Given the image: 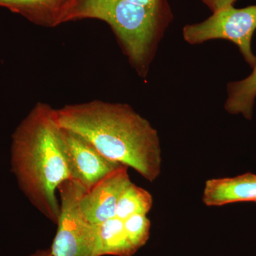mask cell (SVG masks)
<instances>
[{"instance_id":"1","label":"cell","mask_w":256,"mask_h":256,"mask_svg":"<svg viewBox=\"0 0 256 256\" xmlns=\"http://www.w3.org/2000/svg\"><path fill=\"white\" fill-rule=\"evenodd\" d=\"M60 128L76 133L102 156L132 168L152 183L161 174L158 131L126 104L95 100L55 110Z\"/></svg>"},{"instance_id":"2","label":"cell","mask_w":256,"mask_h":256,"mask_svg":"<svg viewBox=\"0 0 256 256\" xmlns=\"http://www.w3.org/2000/svg\"><path fill=\"white\" fill-rule=\"evenodd\" d=\"M12 166L20 188L32 204L57 224L60 206L56 191L72 178L55 109L38 102L16 128L12 138Z\"/></svg>"},{"instance_id":"3","label":"cell","mask_w":256,"mask_h":256,"mask_svg":"<svg viewBox=\"0 0 256 256\" xmlns=\"http://www.w3.org/2000/svg\"><path fill=\"white\" fill-rule=\"evenodd\" d=\"M172 18V14L122 0H73L65 23L87 18L105 22L138 74L146 77L160 40Z\"/></svg>"},{"instance_id":"4","label":"cell","mask_w":256,"mask_h":256,"mask_svg":"<svg viewBox=\"0 0 256 256\" xmlns=\"http://www.w3.org/2000/svg\"><path fill=\"white\" fill-rule=\"evenodd\" d=\"M256 31V4L242 9L230 6L213 13L201 23L186 25L183 36L192 45L215 40L233 42L246 63L254 68L256 56L252 52V40Z\"/></svg>"},{"instance_id":"5","label":"cell","mask_w":256,"mask_h":256,"mask_svg":"<svg viewBox=\"0 0 256 256\" xmlns=\"http://www.w3.org/2000/svg\"><path fill=\"white\" fill-rule=\"evenodd\" d=\"M58 192L60 213L50 252L54 256H96V226L84 218L79 205L86 190L73 180H66Z\"/></svg>"},{"instance_id":"6","label":"cell","mask_w":256,"mask_h":256,"mask_svg":"<svg viewBox=\"0 0 256 256\" xmlns=\"http://www.w3.org/2000/svg\"><path fill=\"white\" fill-rule=\"evenodd\" d=\"M60 128L64 156L70 178L82 185L86 192L90 191L108 175L124 166L102 156L76 133Z\"/></svg>"},{"instance_id":"7","label":"cell","mask_w":256,"mask_h":256,"mask_svg":"<svg viewBox=\"0 0 256 256\" xmlns=\"http://www.w3.org/2000/svg\"><path fill=\"white\" fill-rule=\"evenodd\" d=\"M127 166H122L106 176L90 191L82 194L80 210L84 218L98 226L116 217L118 202L124 188L131 182Z\"/></svg>"},{"instance_id":"8","label":"cell","mask_w":256,"mask_h":256,"mask_svg":"<svg viewBox=\"0 0 256 256\" xmlns=\"http://www.w3.org/2000/svg\"><path fill=\"white\" fill-rule=\"evenodd\" d=\"M203 202L207 206H222L238 202H256V174L207 181Z\"/></svg>"},{"instance_id":"9","label":"cell","mask_w":256,"mask_h":256,"mask_svg":"<svg viewBox=\"0 0 256 256\" xmlns=\"http://www.w3.org/2000/svg\"><path fill=\"white\" fill-rule=\"evenodd\" d=\"M73 0H0V6L42 26L54 28L65 23Z\"/></svg>"},{"instance_id":"10","label":"cell","mask_w":256,"mask_h":256,"mask_svg":"<svg viewBox=\"0 0 256 256\" xmlns=\"http://www.w3.org/2000/svg\"><path fill=\"white\" fill-rule=\"evenodd\" d=\"M96 228V256H132L137 252L128 240L124 220L114 217Z\"/></svg>"},{"instance_id":"11","label":"cell","mask_w":256,"mask_h":256,"mask_svg":"<svg viewBox=\"0 0 256 256\" xmlns=\"http://www.w3.org/2000/svg\"><path fill=\"white\" fill-rule=\"evenodd\" d=\"M252 73L244 80L232 82L227 86L228 98L225 109L232 114H242L252 120L256 99V63Z\"/></svg>"},{"instance_id":"12","label":"cell","mask_w":256,"mask_h":256,"mask_svg":"<svg viewBox=\"0 0 256 256\" xmlns=\"http://www.w3.org/2000/svg\"><path fill=\"white\" fill-rule=\"evenodd\" d=\"M152 206L153 198L150 193L131 182L124 188L120 197L116 217L124 220L134 215L146 216Z\"/></svg>"},{"instance_id":"13","label":"cell","mask_w":256,"mask_h":256,"mask_svg":"<svg viewBox=\"0 0 256 256\" xmlns=\"http://www.w3.org/2000/svg\"><path fill=\"white\" fill-rule=\"evenodd\" d=\"M124 230L128 240L138 252L149 240L150 220L146 216L134 215L124 220Z\"/></svg>"},{"instance_id":"14","label":"cell","mask_w":256,"mask_h":256,"mask_svg":"<svg viewBox=\"0 0 256 256\" xmlns=\"http://www.w3.org/2000/svg\"><path fill=\"white\" fill-rule=\"evenodd\" d=\"M130 4L144 6L160 12L172 14L168 0H122Z\"/></svg>"},{"instance_id":"15","label":"cell","mask_w":256,"mask_h":256,"mask_svg":"<svg viewBox=\"0 0 256 256\" xmlns=\"http://www.w3.org/2000/svg\"><path fill=\"white\" fill-rule=\"evenodd\" d=\"M212 12L214 13L228 6H234L238 0H202Z\"/></svg>"},{"instance_id":"16","label":"cell","mask_w":256,"mask_h":256,"mask_svg":"<svg viewBox=\"0 0 256 256\" xmlns=\"http://www.w3.org/2000/svg\"><path fill=\"white\" fill-rule=\"evenodd\" d=\"M31 256H54L52 252L50 250H41V252H36Z\"/></svg>"}]
</instances>
